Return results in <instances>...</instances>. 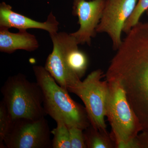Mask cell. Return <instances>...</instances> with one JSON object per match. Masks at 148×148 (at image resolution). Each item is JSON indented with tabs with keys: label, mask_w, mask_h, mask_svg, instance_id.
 I'll list each match as a JSON object with an SVG mask.
<instances>
[{
	"label": "cell",
	"mask_w": 148,
	"mask_h": 148,
	"mask_svg": "<svg viewBox=\"0 0 148 148\" xmlns=\"http://www.w3.org/2000/svg\"><path fill=\"white\" fill-rule=\"evenodd\" d=\"M117 51L106 79L121 85L143 131H148V22L132 27Z\"/></svg>",
	"instance_id": "6da1fadb"
},
{
	"label": "cell",
	"mask_w": 148,
	"mask_h": 148,
	"mask_svg": "<svg viewBox=\"0 0 148 148\" xmlns=\"http://www.w3.org/2000/svg\"><path fill=\"white\" fill-rule=\"evenodd\" d=\"M50 37L53 50L48 56L44 67L58 84L67 89L84 76L88 58L80 50L76 39L71 34L58 32Z\"/></svg>",
	"instance_id": "7a4b0ae2"
},
{
	"label": "cell",
	"mask_w": 148,
	"mask_h": 148,
	"mask_svg": "<svg viewBox=\"0 0 148 148\" xmlns=\"http://www.w3.org/2000/svg\"><path fill=\"white\" fill-rule=\"evenodd\" d=\"M33 71L42 90L43 105L47 115L69 127L85 130L90 125L85 108L74 101L69 91L61 87L44 67L35 66Z\"/></svg>",
	"instance_id": "3957f363"
},
{
	"label": "cell",
	"mask_w": 148,
	"mask_h": 148,
	"mask_svg": "<svg viewBox=\"0 0 148 148\" xmlns=\"http://www.w3.org/2000/svg\"><path fill=\"white\" fill-rule=\"evenodd\" d=\"M2 100L12 120L45 117L42 90L23 74L9 77L1 88Z\"/></svg>",
	"instance_id": "277c9868"
},
{
	"label": "cell",
	"mask_w": 148,
	"mask_h": 148,
	"mask_svg": "<svg viewBox=\"0 0 148 148\" xmlns=\"http://www.w3.org/2000/svg\"><path fill=\"white\" fill-rule=\"evenodd\" d=\"M110 94L107 114L117 147L140 148L137 140L143 128L127 101L119 82L107 81Z\"/></svg>",
	"instance_id": "5b68a950"
},
{
	"label": "cell",
	"mask_w": 148,
	"mask_h": 148,
	"mask_svg": "<svg viewBox=\"0 0 148 148\" xmlns=\"http://www.w3.org/2000/svg\"><path fill=\"white\" fill-rule=\"evenodd\" d=\"M103 72L97 70L90 73L83 81L68 90L76 95L84 103L90 125L107 133L105 117L107 114L110 89L107 81L102 80Z\"/></svg>",
	"instance_id": "8992f818"
},
{
	"label": "cell",
	"mask_w": 148,
	"mask_h": 148,
	"mask_svg": "<svg viewBox=\"0 0 148 148\" xmlns=\"http://www.w3.org/2000/svg\"><path fill=\"white\" fill-rule=\"evenodd\" d=\"M49 125L45 117L32 119H19L12 121L4 143L8 148H50Z\"/></svg>",
	"instance_id": "52a82bcc"
},
{
	"label": "cell",
	"mask_w": 148,
	"mask_h": 148,
	"mask_svg": "<svg viewBox=\"0 0 148 148\" xmlns=\"http://www.w3.org/2000/svg\"><path fill=\"white\" fill-rule=\"evenodd\" d=\"M138 1V0H106L103 16L96 32L108 35L114 50H117L121 45L122 32L125 24Z\"/></svg>",
	"instance_id": "ba28073f"
},
{
	"label": "cell",
	"mask_w": 148,
	"mask_h": 148,
	"mask_svg": "<svg viewBox=\"0 0 148 148\" xmlns=\"http://www.w3.org/2000/svg\"><path fill=\"white\" fill-rule=\"evenodd\" d=\"M106 0H73V13L78 18L79 28L71 34L79 45H91L103 16Z\"/></svg>",
	"instance_id": "9c48e42d"
},
{
	"label": "cell",
	"mask_w": 148,
	"mask_h": 148,
	"mask_svg": "<svg viewBox=\"0 0 148 148\" xmlns=\"http://www.w3.org/2000/svg\"><path fill=\"white\" fill-rule=\"evenodd\" d=\"M59 24L52 12L49 14L46 21L40 22L15 12L10 5L5 2L0 4V27L16 28L18 30L42 29L51 35L58 33Z\"/></svg>",
	"instance_id": "30bf717a"
},
{
	"label": "cell",
	"mask_w": 148,
	"mask_h": 148,
	"mask_svg": "<svg viewBox=\"0 0 148 148\" xmlns=\"http://www.w3.org/2000/svg\"><path fill=\"white\" fill-rule=\"evenodd\" d=\"M8 28L0 27V51L11 54L16 50L34 51L39 47L34 35L26 30H19L16 33L10 32Z\"/></svg>",
	"instance_id": "8fae6325"
},
{
	"label": "cell",
	"mask_w": 148,
	"mask_h": 148,
	"mask_svg": "<svg viewBox=\"0 0 148 148\" xmlns=\"http://www.w3.org/2000/svg\"><path fill=\"white\" fill-rule=\"evenodd\" d=\"M85 140L87 148H109L112 147L106 135L107 133L100 132L90 125L85 130Z\"/></svg>",
	"instance_id": "7c38bea8"
},
{
	"label": "cell",
	"mask_w": 148,
	"mask_h": 148,
	"mask_svg": "<svg viewBox=\"0 0 148 148\" xmlns=\"http://www.w3.org/2000/svg\"><path fill=\"white\" fill-rule=\"evenodd\" d=\"M56 127L51 131L53 135L52 148H71L69 127L62 121L56 122Z\"/></svg>",
	"instance_id": "4fadbf2b"
},
{
	"label": "cell",
	"mask_w": 148,
	"mask_h": 148,
	"mask_svg": "<svg viewBox=\"0 0 148 148\" xmlns=\"http://www.w3.org/2000/svg\"><path fill=\"white\" fill-rule=\"evenodd\" d=\"M148 10V0H138L133 12L125 24L123 32L127 34L132 27L140 22L144 12Z\"/></svg>",
	"instance_id": "5bb4252c"
},
{
	"label": "cell",
	"mask_w": 148,
	"mask_h": 148,
	"mask_svg": "<svg viewBox=\"0 0 148 148\" xmlns=\"http://www.w3.org/2000/svg\"><path fill=\"white\" fill-rule=\"evenodd\" d=\"M12 119L9 114L8 111L3 101L0 102V148L6 147L4 140L9 130L10 129Z\"/></svg>",
	"instance_id": "9a60e30c"
},
{
	"label": "cell",
	"mask_w": 148,
	"mask_h": 148,
	"mask_svg": "<svg viewBox=\"0 0 148 148\" xmlns=\"http://www.w3.org/2000/svg\"><path fill=\"white\" fill-rule=\"evenodd\" d=\"M71 148H87L83 130L75 127H69Z\"/></svg>",
	"instance_id": "2e32d148"
},
{
	"label": "cell",
	"mask_w": 148,
	"mask_h": 148,
	"mask_svg": "<svg viewBox=\"0 0 148 148\" xmlns=\"http://www.w3.org/2000/svg\"><path fill=\"white\" fill-rule=\"evenodd\" d=\"M140 148H148V131H143L137 137Z\"/></svg>",
	"instance_id": "e0dca14e"
},
{
	"label": "cell",
	"mask_w": 148,
	"mask_h": 148,
	"mask_svg": "<svg viewBox=\"0 0 148 148\" xmlns=\"http://www.w3.org/2000/svg\"><path fill=\"white\" fill-rule=\"evenodd\" d=\"M146 13H147V15L148 16V10L146 11Z\"/></svg>",
	"instance_id": "ac0fdd59"
}]
</instances>
